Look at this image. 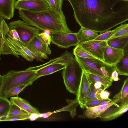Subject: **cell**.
<instances>
[{
	"mask_svg": "<svg viewBox=\"0 0 128 128\" xmlns=\"http://www.w3.org/2000/svg\"><path fill=\"white\" fill-rule=\"evenodd\" d=\"M79 25L103 33L128 20V0H64Z\"/></svg>",
	"mask_w": 128,
	"mask_h": 128,
	"instance_id": "6da1fadb",
	"label": "cell"
},
{
	"mask_svg": "<svg viewBox=\"0 0 128 128\" xmlns=\"http://www.w3.org/2000/svg\"><path fill=\"white\" fill-rule=\"evenodd\" d=\"M19 16L28 25L43 31L46 30L51 34L72 33L66 23L63 12H60L50 8L40 11L18 10Z\"/></svg>",
	"mask_w": 128,
	"mask_h": 128,
	"instance_id": "7a4b0ae2",
	"label": "cell"
},
{
	"mask_svg": "<svg viewBox=\"0 0 128 128\" xmlns=\"http://www.w3.org/2000/svg\"><path fill=\"white\" fill-rule=\"evenodd\" d=\"M1 54L12 55L17 58L20 55L30 62L37 59L39 57L38 54L31 51L21 41L12 37L6 21L2 30Z\"/></svg>",
	"mask_w": 128,
	"mask_h": 128,
	"instance_id": "3957f363",
	"label": "cell"
},
{
	"mask_svg": "<svg viewBox=\"0 0 128 128\" xmlns=\"http://www.w3.org/2000/svg\"><path fill=\"white\" fill-rule=\"evenodd\" d=\"M3 82L0 91V96H4L8 91L17 86L32 84L40 77L36 71L26 68L23 70H11L2 75Z\"/></svg>",
	"mask_w": 128,
	"mask_h": 128,
	"instance_id": "277c9868",
	"label": "cell"
},
{
	"mask_svg": "<svg viewBox=\"0 0 128 128\" xmlns=\"http://www.w3.org/2000/svg\"><path fill=\"white\" fill-rule=\"evenodd\" d=\"M63 69L62 75L66 90L77 96L83 70L74 56L68 60Z\"/></svg>",
	"mask_w": 128,
	"mask_h": 128,
	"instance_id": "5b68a950",
	"label": "cell"
},
{
	"mask_svg": "<svg viewBox=\"0 0 128 128\" xmlns=\"http://www.w3.org/2000/svg\"><path fill=\"white\" fill-rule=\"evenodd\" d=\"M82 68L86 72L106 78L112 82L111 74L116 70L115 66L110 65L98 59H88L75 56Z\"/></svg>",
	"mask_w": 128,
	"mask_h": 128,
	"instance_id": "8992f818",
	"label": "cell"
},
{
	"mask_svg": "<svg viewBox=\"0 0 128 128\" xmlns=\"http://www.w3.org/2000/svg\"><path fill=\"white\" fill-rule=\"evenodd\" d=\"M10 29H14L18 32L20 41L26 46L37 34L40 30L28 25L23 20H19L10 22L8 24Z\"/></svg>",
	"mask_w": 128,
	"mask_h": 128,
	"instance_id": "52a82bcc",
	"label": "cell"
},
{
	"mask_svg": "<svg viewBox=\"0 0 128 128\" xmlns=\"http://www.w3.org/2000/svg\"><path fill=\"white\" fill-rule=\"evenodd\" d=\"M51 34L52 43L62 48L76 46L80 42L76 33H55Z\"/></svg>",
	"mask_w": 128,
	"mask_h": 128,
	"instance_id": "ba28073f",
	"label": "cell"
},
{
	"mask_svg": "<svg viewBox=\"0 0 128 128\" xmlns=\"http://www.w3.org/2000/svg\"><path fill=\"white\" fill-rule=\"evenodd\" d=\"M98 59L104 61L103 54L107 45L106 41L93 40L78 44Z\"/></svg>",
	"mask_w": 128,
	"mask_h": 128,
	"instance_id": "9c48e42d",
	"label": "cell"
},
{
	"mask_svg": "<svg viewBox=\"0 0 128 128\" xmlns=\"http://www.w3.org/2000/svg\"><path fill=\"white\" fill-rule=\"evenodd\" d=\"M15 8L32 12L44 10L50 8L44 0H17L16 1Z\"/></svg>",
	"mask_w": 128,
	"mask_h": 128,
	"instance_id": "30bf717a",
	"label": "cell"
},
{
	"mask_svg": "<svg viewBox=\"0 0 128 128\" xmlns=\"http://www.w3.org/2000/svg\"><path fill=\"white\" fill-rule=\"evenodd\" d=\"M120 102L119 99L112 100L110 103L102 105H99L86 108L82 114L78 116L82 119H94L100 117L108 108L114 105H117Z\"/></svg>",
	"mask_w": 128,
	"mask_h": 128,
	"instance_id": "8fae6325",
	"label": "cell"
},
{
	"mask_svg": "<svg viewBox=\"0 0 128 128\" xmlns=\"http://www.w3.org/2000/svg\"><path fill=\"white\" fill-rule=\"evenodd\" d=\"M91 83L89 81L86 72L83 70L80 82L76 96L79 105L82 108H85Z\"/></svg>",
	"mask_w": 128,
	"mask_h": 128,
	"instance_id": "7c38bea8",
	"label": "cell"
},
{
	"mask_svg": "<svg viewBox=\"0 0 128 128\" xmlns=\"http://www.w3.org/2000/svg\"><path fill=\"white\" fill-rule=\"evenodd\" d=\"M110 106L99 117L102 121H108L114 119L126 112L128 109V100L120 103V105Z\"/></svg>",
	"mask_w": 128,
	"mask_h": 128,
	"instance_id": "4fadbf2b",
	"label": "cell"
},
{
	"mask_svg": "<svg viewBox=\"0 0 128 128\" xmlns=\"http://www.w3.org/2000/svg\"><path fill=\"white\" fill-rule=\"evenodd\" d=\"M124 50L106 46L103 54L104 62L110 65L116 66L124 55Z\"/></svg>",
	"mask_w": 128,
	"mask_h": 128,
	"instance_id": "5bb4252c",
	"label": "cell"
},
{
	"mask_svg": "<svg viewBox=\"0 0 128 128\" xmlns=\"http://www.w3.org/2000/svg\"><path fill=\"white\" fill-rule=\"evenodd\" d=\"M31 51L39 54H50L51 50L48 45L44 44L37 34L26 46Z\"/></svg>",
	"mask_w": 128,
	"mask_h": 128,
	"instance_id": "9a60e30c",
	"label": "cell"
},
{
	"mask_svg": "<svg viewBox=\"0 0 128 128\" xmlns=\"http://www.w3.org/2000/svg\"><path fill=\"white\" fill-rule=\"evenodd\" d=\"M15 0H0V15L4 19H10L14 15Z\"/></svg>",
	"mask_w": 128,
	"mask_h": 128,
	"instance_id": "2e32d148",
	"label": "cell"
},
{
	"mask_svg": "<svg viewBox=\"0 0 128 128\" xmlns=\"http://www.w3.org/2000/svg\"><path fill=\"white\" fill-rule=\"evenodd\" d=\"M10 100L12 104L30 114L36 113L39 114H40L37 108L32 106L28 101L20 97H11Z\"/></svg>",
	"mask_w": 128,
	"mask_h": 128,
	"instance_id": "e0dca14e",
	"label": "cell"
},
{
	"mask_svg": "<svg viewBox=\"0 0 128 128\" xmlns=\"http://www.w3.org/2000/svg\"><path fill=\"white\" fill-rule=\"evenodd\" d=\"M66 64L57 62L50 64L36 71L40 77L50 74L63 69Z\"/></svg>",
	"mask_w": 128,
	"mask_h": 128,
	"instance_id": "ac0fdd59",
	"label": "cell"
},
{
	"mask_svg": "<svg viewBox=\"0 0 128 128\" xmlns=\"http://www.w3.org/2000/svg\"><path fill=\"white\" fill-rule=\"evenodd\" d=\"M98 33L94 30L81 26L76 34L80 42H82L94 40L98 36Z\"/></svg>",
	"mask_w": 128,
	"mask_h": 128,
	"instance_id": "d6986e66",
	"label": "cell"
},
{
	"mask_svg": "<svg viewBox=\"0 0 128 128\" xmlns=\"http://www.w3.org/2000/svg\"><path fill=\"white\" fill-rule=\"evenodd\" d=\"M73 56L70 53L66 51L60 57L52 59L46 63L35 66L30 67L27 68L29 70H36L53 63L59 62L66 64L70 59Z\"/></svg>",
	"mask_w": 128,
	"mask_h": 128,
	"instance_id": "ffe728a7",
	"label": "cell"
},
{
	"mask_svg": "<svg viewBox=\"0 0 128 128\" xmlns=\"http://www.w3.org/2000/svg\"><path fill=\"white\" fill-rule=\"evenodd\" d=\"M107 45L124 50L128 44V35L110 38L106 41Z\"/></svg>",
	"mask_w": 128,
	"mask_h": 128,
	"instance_id": "44dd1931",
	"label": "cell"
},
{
	"mask_svg": "<svg viewBox=\"0 0 128 128\" xmlns=\"http://www.w3.org/2000/svg\"><path fill=\"white\" fill-rule=\"evenodd\" d=\"M126 48L124 50V56L120 62L116 64L115 66L116 70L119 75L128 76V48L126 49Z\"/></svg>",
	"mask_w": 128,
	"mask_h": 128,
	"instance_id": "7402d4cb",
	"label": "cell"
},
{
	"mask_svg": "<svg viewBox=\"0 0 128 128\" xmlns=\"http://www.w3.org/2000/svg\"><path fill=\"white\" fill-rule=\"evenodd\" d=\"M66 101L68 104L58 110L52 112V114L63 111H68L70 114L71 116L73 118L76 115V108L79 105L77 98L73 100L67 99Z\"/></svg>",
	"mask_w": 128,
	"mask_h": 128,
	"instance_id": "603a6c76",
	"label": "cell"
},
{
	"mask_svg": "<svg viewBox=\"0 0 128 128\" xmlns=\"http://www.w3.org/2000/svg\"><path fill=\"white\" fill-rule=\"evenodd\" d=\"M12 104L8 98L4 96H0V121L1 119L6 117Z\"/></svg>",
	"mask_w": 128,
	"mask_h": 128,
	"instance_id": "cb8c5ba5",
	"label": "cell"
},
{
	"mask_svg": "<svg viewBox=\"0 0 128 128\" xmlns=\"http://www.w3.org/2000/svg\"><path fill=\"white\" fill-rule=\"evenodd\" d=\"M86 73L90 82H100L103 85L105 90L110 87L112 84V82L106 78L88 72H86Z\"/></svg>",
	"mask_w": 128,
	"mask_h": 128,
	"instance_id": "d4e9b609",
	"label": "cell"
},
{
	"mask_svg": "<svg viewBox=\"0 0 128 128\" xmlns=\"http://www.w3.org/2000/svg\"><path fill=\"white\" fill-rule=\"evenodd\" d=\"M119 99V103L123 102L128 100V78L124 81L121 89L120 92L113 98L112 100Z\"/></svg>",
	"mask_w": 128,
	"mask_h": 128,
	"instance_id": "484cf974",
	"label": "cell"
},
{
	"mask_svg": "<svg viewBox=\"0 0 128 128\" xmlns=\"http://www.w3.org/2000/svg\"><path fill=\"white\" fill-rule=\"evenodd\" d=\"M73 53L75 56L76 57L88 59H98L82 46L78 44L74 48Z\"/></svg>",
	"mask_w": 128,
	"mask_h": 128,
	"instance_id": "4316f807",
	"label": "cell"
},
{
	"mask_svg": "<svg viewBox=\"0 0 128 128\" xmlns=\"http://www.w3.org/2000/svg\"><path fill=\"white\" fill-rule=\"evenodd\" d=\"M29 114H30L12 103L10 110L6 117L24 115Z\"/></svg>",
	"mask_w": 128,
	"mask_h": 128,
	"instance_id": "83f0119b",
	"label": "cell"
},
{
	"mask_svg": "<svg viewBox=\"0 0 128 128\" xmlns=\"http://www.w3.org/2000/svg\"><path fill=\"white\" fill-rule=\"evenodd\" d=\"M118 28L117 30L110 38L128 35V23L126 24L124 22V24H122L118 27Z\"/></svg>",
	"mask_w": 128,
	"mask_h": 128,
	"instance_id": "f1b7e54d",
	"label": "cell"
},
{
	"mask_svg": "<svg viewBox=\"0 0 128 128\" xmlns=\"http://www.w3.org/2000/svg\"><path fill=\"white\" fill-rule=\"evenodd\" d=\"M49 5L50 8L57 12H62L63 0H44Z\"/></svg>",
	"mask_w": 128,
	"mask_h": 128,
	"instance_id": "f546056e",
	"label": "cell"
},
{
	"mask_svg": "<svg viewBox=\"0 0 128 128\" xmlns=\"http://www.w3.org/2000/svg\"><path fill=\"white\" fill-rule=\"evenodd\" d=\"M50 31L48 30H45L42 32L39 33L38 35L41 40L45 44L50 45L51 42Z\"/></svg>",
	"mask_w": 128,
	"mask_h": 128,
	"instance_id": "4dcf8cb0",
	"label": "cell"
},
{
	"mask_svg": "<svg viewBox=\"0 0 128 128\" xmlns=\"http://www.w3.org/2000/svg\"><path fill=\"white\" fill-rule=\"evenodd\" d=\"M118 28V27L112 30H108L106 32L100 34L94 40L101 41H106L110 38L112 35L115 33Z\"/></svg>",
	"mask_w": 128,
	"mask_h": 128,
	"instance_id": "1f68e13d",
	"label": "cell"
},
{
	"mask_svg": "<svg viewBox=\"0 0 128 128\" xmlns=\"http://www.w3.org/2000/svg\"><path fill=\"white\" fill-rule=\"evenodd\" d=\"M27 86L26 84H23L16 87L8 91L4 96L8 98L18 95Z\"/></svg>",
	"mask_w": 128,
	"mask_h": 128,
	"instance_id": "d6a6232c",
	"label": "cell"
},
{
	"mask_svg": "<svg viewBox=\"0 0 128 128\" xmlns=\"http://www.w3.org/2000/svg\"><path fill=\"white\" fill-rule=\"evenodd\" d=\"M110 95L109 92L100 88L97 90L96 93V97L98 100H112L109 98Z\"/></svg>",
	"mask_w": 128,
	"mask_h": 128,
	"instance_id": "836d02e7",
	"label": "cell"
},
{
	"mask_svg": "<svg viewBox=\"0 0 128 128\" xmlns=\"http://www.w3.org/2000/svg\"><path fill=\"white\" fill-rule=\"evenodd\" d=\"M30 114H29L24 115L18 116L9 117H6L1 119L0 121L25 120L29 119Z\"/></svg>",
	"mask_w": 128,
	"mask_h": 128,
	"instance_id": "e575fe53",
	"label": "cell"
},
{
	"mask_svg": "<svg viewBox=\"0 0 128 128\" xmlns=\"http://www.w3.org/2000/svg\"><path fill=\"white\" fill-rule=\"evenodd\" d=\"M97 90L94 88L93 84L91 83L87 98V102L97 100L96 97V93Z\"/></svg>",
	"mask_w": 128,
	"mask_h": 128,
	"instance_id": "d590c367",
	"label": "cell"
},
{
	"mask_svg": "<svg viewBox=\"0 0 128 128\" xmlns=\"http://www.w3.org/2000/svg\"><path fill=\"white\" fill-rule=\"evenodd\" d=\"M105 100H96L87 101L85 106V108H88L93 107L99 105L100 103L103 101Z\"/></svg>",
	"mask_w": 128,
	"mask_h": 128,
	"instance_id": "8d00e7d4",
	"label": "cell"
},
{
	"mask_svg": "<svg viewBox=\"0 0 128 128\" xmlns=\"http://www.w3.org/2000/svg\"><path fill=\"white\" fill-rule=\"evenodd\" d=\"M2 16L0 15V56L1 54L2 38V30L4 22L5 20Z\"/></svg>",
	"mask_w": 128,
	"mask_h": 128,
	"instance_id": "74e56055",
	"label": "cell"
},
{
	"mask_svg": "<svg viewBox=\"0 0 128 128\" xmlns=\"http://www.w3.org/2000/svg\"><path fill=\"white\" fill-rule=\"evenodd\" d=\"M118 73L116 70L112 72L111 75V78L113 81H117L120 79L118 77Z\"/></svg>",
	"mask_w": 128,
	"mask_h": 128,
	"instance_id": "f35d334b",
	"label": "cell"
},
{
	"mask_svg": "<svg viewBox=\"0 0 128 128\" xmlns=\"http://www.w3.org/2000/svg\"><path fill=\"white\" fill-rule=\"evenodd\" d=\"M10 30L12 37L15 39L20 41L18 34L16 30L14 29H11Z\"/></svg>",
	"mask_w": 128,
	"mask_h": 128,
	"instance_id": "ab89813d",
	"label": "cell"
},
{
	"mask_svg": "<svg viewBox=\"0 0 128 128\" xmlns=\"http://www.w3.org/2000/svg\"><path fill=\"white\" fill-rule=\"evenodd\" d=\"M94 88L96 90L101 88L104 90H105L104 88L101 83L98 82H95L92 83Z\"/></svg>",
	"mask_w": 128,
	"mask_h": 128,
	"instance_id": "60d3db41",
	"label": "cell"
},
{
	"mask_svg": "<svg viewBox=\"0 0 128 128\" xmlns=\"http://www.w3.org/2000/svg\"><path fill=\"white\" fill-rule=\"evenodd\" d=\"M39 118V114L36 113L31 114L29 119L30 120L34 121L36 120Z\"/></svg>",
	"mask_w": 128,
	"mask_h": 128,
	"instance_id": "b9f144b4",
	"label": "cell"
},
{
	"mask_svg": "<svg viewBox=\"0 0 128 128\" xmlns=\"http://www.w3.org/2000/svg\"><path fill=\"white\" fill-rule=\"evenodd\" d=\"M52 114V112H48L42 114L40 113L39 114V118H48Z\"/></svg>",
	"mask_w": 128,
	"mask_h": 128,
	"instance_id": "7bdbcfd3",
	"label": "cell"
},
{
	"mask_svg": "<svg viewBox=\"0 0 128 128\" xmlns=\"http://www.w3.org/2000/svg\"><path fill=\"white\" fill-rule=\"evenodd\" d=\"M3 82L2 76L1 75L0 73V91Z\"/></svg>",
	"mask_w": 128,
	"mask_h": 128,
	"instance_id": "ee69618b",
	"label": "cell"
},
{
	"mask_svg": "<svg viewBox=\"0 0 128 128\" xmlns=\"http://www.w3.org/2000/svg\"></svg>",
	"mask_w": 128,
	"mask_h": 128,
	"instance_id": "f6af8a7d",
	"label": "cell"
}]
</instances>
